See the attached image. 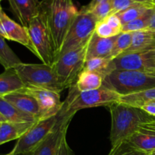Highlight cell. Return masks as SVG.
Segmentation results:
<instances>
[{"label": "cell", "instance_id": "6da1fadb", "mask_svg": "<svg viewBox=\"0 0 155 155\" xmlns=\"http://www.w3.org/2000/svg\"><path fill=\"white\" fill-rule=\"evenodd\" d=\"M39 10L45 15L51 30L58 58L65 36L79 11L73 0H42Z\"/></svg>", "mask_w": 155, "mask_h": 155}, {"label": "cell", "instance_id": "7a4b0ae2", "mask_svg": "<svg viewBox=\"0 0 155 155\" xmlns=\"http://www.w3.org/2000/svg\"><path fill=\"white\" fill-rule=\"evenodd\" d=\"M109 108L111 117L110 133L111 147L127 140L142 124L155 118L139 107L120 102L111 104Z\"/></svg>", "mask_w": 155, "mask_h": 155}, {"label": "cell", "instance_id": "3957f363", "mask_svg": "<svg viewBox=\"0 0 155 155\" xmlns=\"http://www.w3.org/2000/svg\"><path fill=\"white\" fill-rule=\"evenodd\" d=\"M68 98L64 102L59 114L61 115H74L78 110L91 107L110 106L120 102V95L104 86L95 90L78 92L71 86Z\"/></svg>", "mask_w": 155, "mask_h": 155}, {"label": "cell", "instance_id": "277c9868", "mask_svg": "<svg viewBox=\"0 0 155 155\" xmlns=\"http://www.w3.org/2000/svg\"><path fill=\"white\" fill-rule=\"evenodd\" d=\"M32 51L42 64L53 66L57 59L55 45L45 15L39 10L37 15L30 21L28 27Z\"/></svg>", "mask_w": 155, "mask_h": 155}, {"label": "cell", "instance_id": "5b68a950", "mask_svg": "<svg viewBox=\"0 0 155 155\" xmlns=\"http://www.w3.org/2000/svg\"><path fill=\"white\" fill-rule=\"evenodd\" d=\"M102 86L124 96L155 88V75L135 71H114L104 79Z\"/></svg>", "mask_w": 155, "mask_h": 155}, {"label": "cell", "instance_id": "8992f818", "mask_svg": "<svg viewBox=\"0 0 155 155\" xmlns=\"http://www.w3.org/2000/svg\"><path fill=\"white\" fill-rule=\"evenodd\" d=\"M14 69L24 83V87L45 89L58 93L64 90L52 66L45 64L22 63Z\"/></svg>", "mask_w": 155, "mask_h": 155}, {"label": "cell", "instance_id": "52a82bcc", "mask_svg": "<svg viewBox=\"0 0 155 155\" xmlns=\"http://www.w3.org/2000/svg\"><path fill=\"white\" fill-rule=\"evenodd\" d=\"M89 42L59 56L53 64L54 73L64 89L71 88L77 81L86 61Z\"/></svg>", "mask_w": 155, "mask_h": 155}, {"label": "cell", "instance_id": "ba28073f", "mask_svg": "<svg viewBox=\"0 0 155 155\" xmlns=\"http://www.w3.org/2000/svg\"><path fill=\"white\" fill-rule=\"evenodd\" d=\"M97 23L98 21L91 13L78 12L65 36L58 58L68 51L80 48L88 43L95 33Z\"/></svg>", "mask_w": 155, "mask_h": 155}, {"label": "cell", "instance_id": "9c48e42d", "mask_svg": "<svg viewBox=\"0 0 155 155\" xmlns=\"http://www.w3.org/2000/svg\"><path fill=\"white\" fill-rule=\"evenodd\" d=\"M59 118V114L36 121L20 139L9 154H28L34 149L54 129Z\"/></svg>", "mask_w": 155, "mask_h": 155}, {"label": "cell", "instance_id": "30bf717a", "mask_svg": "<svg viewBox=\"0 0 155 155\" xmlns=\"http://www.w3.org/2000/svg\"><path fill=\"white\" fill-rule=\"evenodd\" d=\"M112 61L114 71H135L155 75V60L151 50L145 52L124 53Z\"/></svg>", "mask_w": 155, "mask_h": 155}, {"label": "cell", "instance_id": "8fae6325", "mask_svg": "<svg viewBox=\"0 0 155 155\" xmlns=\"http://www.w3.org/2000/svg\"><path fill=\"white\" fill-rule=\"evenodd\" d=\"M74 116L59 114L58 120L54 129L34 149L28 153V155H57L61 142L67 136L68 127Z\"/></svg>", "mask_w": 155, "mask_h": 155}, {"label": "cell", "instance_id": "7c38bea8", "mask_svg": "<svg viewBox=\"0 0 155 155\" xmlns=\"http://www.w3.org/2000/svg\"><path fill=\"white\" fill-rule=\"evenodd\" d=\"M33 96L39 107V120L57 115L61 110L64 102L61 101L60 93L45 89L24 87L19 90Z\"/></svg>", "mask_w": 155, "mask_h": 155}, {"label": "cell", "instance_id": "4fadbf2b", "mask_svg": "<svg viewBox=\"0 0 155 155\" xmlns=\"http://www.w3.org/2000/svg\"><path fill=\"white\" fill-rule=\"evenodd\" d=\"M0 36L14 41L32 51V45L27 27L11 19L5 13L0 18Z\"/></svg>", "mask_w": 155, "mask_h": 155}, {"label": "cell", "instance_id": "5bb4252c", "mask_svg": "<svg viewBox=\"0 0 155 155\" xmlns=\"http://www.w3.org/2000/svg\"><path fill=\"white\" fill-rule=\"evenodd\" d=\"M127 141L136 148L148 154L155 151V118L142 124Z\"/></svg>", "mask_w": 155, "mask_h": 155}, {"label": "cell", "instance_id": "9a60e30c", "mask_svg": "<svg viewBox=\"0 0 155 155\" xmlns=\"http://www.w3.org/2000/svg\"><path fill=\"white\" fill-rule=\"evenodd\" d=\"M10 8L21 24L28 27L39 12V0H8Z\"/></svg>", "mask_w": 155, "mask_h": 155}, {"label": "cell", "instance_id": "2e32d148", "mask_svg": "<svg viewBox=\"0 0 155 155\" xmlns=\"http://www.w3.org/2000/svg\"><path fill=\"white\" fill-rule=\"evenodd\" d=\"M117 38V36L110 38H103L94 33L88 45L86 60L92 58H104L109 59Z\"/></svg>", "mask_w": 155, "mask_h": 155}, {"label": "cell", "instance_id": "e0dca14e", "mask_svg": "<svg viewBox=\"0 0 155 155\" xmlns=\"http://www.w3.org/2000/svg\"><path fill=\"white\" fill-rule=\"evenodd\" d=\"M3 98L22 112L39 120V104L33 96L17 91L5 95Z\"/></svg>", "mask_w": 155, "mask_h": 155}, {"label": "cell", "instance_id": "ac0fdd59", "mask_svg": "<svg viewBox=\"0 0 155 155\" xmlns=\"http://www.w3.org/2000/svg\"><path fill=\"white\" fill-rule=\"evenodd\" d=\"M154 48L155 33L148 30H141L133 33L131 45L124 53L145 52Z\"/></svg>", "mask_w": 155, "mask_h": 155}, {"label": "cell", "instance_id": "d6986e66", "mask_svg": "<svg viewBox=\"0 0 155 155\" xmlns=\"http://www.w3.org/2000/svg\"><path fill=\"white\" fill-rule=\"evenodd\" d=\"M36 122L2 123L0 125V145L11 141L18 140Z\"/></svg>", "mask_w": 155, "mask_h": 155}, {"label": "cell", "instance_id": "ffe728a7", "mask_svg": "<svg viewBox=\"0 0 155 155\" xmlns=\"http://www.w3.org/2000/svg\"><path fill=\"white\" fill-rule=\"evenodd\" d=\"M0 113L7 122L11 123H33L39 120L35 117L24 113L15 106L0 97Z\"/></svg>", "mask_w": 155, "mask_h": 155}, {"label": "cell", "instance_id": "44dd1931", "mask_svg": "<svg viewBox=\"0 0 155 155\" xmlns=\"http://www.w3.org/2000/svg\"><path fill=\"white\" fill-rule=\"evenodd\" d=\"M24 88V83L14 68L5 70L4 72L0 74V97H4Z\"/></svg>", "mask_w": 155, "mask_h": 155}, {"label": "cell", "instance_id": "7402d4cb", "mask_svg": "<svg viewBox=\"0 0 155 155\" xmlns=\"http://www.w3.org/2000/svg\"><path fill=\"white\" fill-rule=\"evenodd\" d=\"M103 80L104 79L98 74L83 70L79 74L77 81L72 86H74L78 92L95 90L102 86Z\"/></svg>", "mask_w": 155, "mask_h": 155}, {"label": "cell", "instance_id": "603a6c76", "mask_svg": "<svg viewBox=\"0 0 155 155\" xmlns=\"http://www.w3.org/2000/svg\"><path fill=\"white\" fill-rule=\"evenodd\" d=\"M84 71L95 73L103 79L114 71L113 61L104 58H92L86 61L83 68Z\"/></svg>", "mask_w": 155, "mask_h": 155}, {"label": "cell", "instance_id": "cb8c5ba5", "mask_svg": "<svg viewBox=\"0 0 155 155\" xmlns=\"http://www.w3.org/2000/svg\"><path fill=\"white\" fill-rule=\"evenodd\" d=\"M22 63L5 42V39L0 36V64L5 70H8L16 68Z\"/></svg>", "mask_w": 155, "mask_h": 155}, {"label": "cell", "instance_id": "d4e9b609", "mask_svg": "<svg viewBox=\"0 0 155 155\" xmlns=\"http://www.w3.org/2000/svg\"><path fill=\"white\" fill-rule=\"evenodd\" d=\"M155 101V88L147 89L143 92L120 97V102L134 107H140L143 104Z\"/></svg>", "mask_w": 155, "mask_h": 155}, {"label": "cell", "instance_id": "484cf974", "mask_svg": "<svg viewBox=\"0 0 155 155\" xmlns=\"http://www.w3.org/2000/svg\"><path fill=\"white\" fill-rule=\"evenodd\" d=\"M154 7L155 6L150 5L139 4H139H136L132 7L129 8L124 12L116 14V15L119 18L123 26H124L142 16L148 9Z\"/></svg>", "mask_w": 155, "mask_h": 155}, {"label": "cell", "instance_id": "4316f807", "mask_svg": "<svg viewBox=\"0 0 155 155\" xmlns=\"http://www.w3.org/2000/svg\"><path fill=\"white\" fill-rule=\"evenodd\" d=\"M153 10H154V8L148 9L141 17L123 26L122 32H124V33H134V32L141 31V30H148L151 17L153 13Z\"/></svg>", "mask_w": 155, "mask_h": 155}, {"label": "cell", "instance_id": "83f0119b", "mask_svg": "<svg viewBox=\"0 0 155 155\" xmlns=\"http://www.w3.org/2000/svg\"><path fill=\"white\" fill-rule=\"evenodd\" d=\"M132 37H133V33L122 32L120 33L117 38L109 59L111 61L114 60L121 54L125 52L131 45Z\"/></svg>", "mask_w": 155, "mask_h": 155}, {"label": "cell", "instance_id": "f1b7e54d", "mask_svg": "<svg viewBox=\"0 0 155 155\" xmlns=\"http://www.w3.org/2000/svg\"><path fill=\"white\" fill-rule=\"evenodd\" d=\"M148 153L135 148L127 140L111 147L108 155H148Z\"/></svg>", "mask_w": 155, "mask_h": 155}, {"label": "cell", "instance_id": "f546056e", "mask_svg": "<svg viewBox=\"0 0 155 155\" xmlns=\"http://www.w3.org/2000/svg\"><path fill=\"white\" fill-rule=\"evenodd\" d=\"M112 4L111 0H104L102 2L96 6L92 12H90L98 21L105 19L107 17L111 15Z\"/></svg>", "mask_w": 155, "mask_h": 155}, {"label": "cell", "instance_id": "4dcf8cb0", "mask_svg": "<svg viewBox=\"0 0 155 155\" xmlns=\"http://www.w3.org/2000/svg\"><path fill=\"white\" fill-rule=\"evenodd\" d=\"M95 33L98 36L103 38L114 37V36H118L120 33H121L115 30L114 28H113L104 19L97 23Z\"/></svg>", "mask_w": 155, "mask_h": 155}, {"label": "cell", "instance_id": "1f68e13d", "mask_svg": "<svg viewBox=\"0 0 155 155\" xmlns=\"http://www.w3.org/2000/svg\"><path fill=\"white\" fill-rule=\"evenodd\" d=\"M112 12L111 15H116L119 12H124L129 8L139 3L133 0H111ZM140 4V3H139Z\"/></svg>", "mask_w": 155, "mask_h": 155}, {"label": "cell", "instance_id": "d6a6232c", "mask_svg": "<svg viewBox=\"0 0 155 155\" xmlns=\"http://www.w3.org/2000/svg\"><path fill=\"white\" fill-rule=\"evenodd\" d=\"M57 155H74V151L69 146L67 141V136H64L62 139L61 145L59 146Z\"/></svg>", "mask_w": 155, "mask_h": 155}, {"label": "cell", "instance_id": "836d02e7", "mask_svg": "<svg viewBox=\"0 0 155 155\" xmlns=\"http://www.w3.org/2000/svg\"><path fill=\"white\" fill-rule=\"evenodd\" d=\"M104 0H91L90 2L87 4L86 5L83 6L79 10V12H82V13H90L98 5L102 2Z\"/></svg>", "mask_w": 155, "mask_h": 155}, {"label": "cell", "instance_id": "e575fe53", "mask_svg": "<svg viewBox=\"0 0 155 155\" xmlns=\"http://www.w3.org/2000/svg\"><path fill=\"white\" fill-rule=\"evenodd\" d=\"M139 108L143 110L145 113H147L150 116L155 117V101L145 103Z\"/></svg>", "mask_w": 155, "mask_h": 155}, {"label": "cell", "instance_id": "d590c367", "mask_svg": "<svg viewBox=\"0 0 155 155\" xmlns=\"http://www.w3.org/2000/svg\"><path fill=\"white\" fill-rule=\"evenodd\" d=\"M148 30L153 32L155 33V7L154 8V10H153L152 15L151 17V20H150L149 26H148Z\"/></svg>", "mask_w": 155, "mask_h": 155}, {"label": "cell", "instance_id": "8d00e7d4", "mask_svg": "<svg viewBox=\"0 0 155 155\" xmlns=\"http://www.w3.org/2000/svg\"><path fill=\"white\" fill-rule=\"evenodd\" d=\"M133 1L137 3H140V4L150 5L155 6V0H133Z\"/></svg>", "mask_w": 155, "mask_h": 155}, {"label": "cell", "instance_id": "74e56055", "mask_svg": "<svg viewBox=\"0 0 155 155\" xmlns=\"http://www.w3.org/2000/svg\"><path fill=\"white\" fill-rule=\"evenodd\" d=\"M5 122H7V121H6V120L5 119L4 117L2 115V114L0 113V124H2V123H5Z\"/></svg>", "mask_w": 155, "mask_h": 155}, {"label": "cell", "instance_id": "f35d334b", "mask_svg": "<svg viewBox=\"0 0 155 155\" xmlns=\"http://www.w3.org/2000/svg\"><path fill=\"white\" fill-rule=\"evenodd\" d=\"M2 1H3V0H0V18H1V17L2 16V15H4V13H5V12H3L2 8V5H1V2H2Z\"/></svg>", "mask_w": 155, "mask_h": 155}, {"label": "cell", "instance_id": "ab89813d", "mask_svg": "<svg viewBox=\"0 0 155 155\" xmlns=\"http://www.w3.org/2000/svg\"><path fill=\"white\" fill-rule=\"evenodd\" d=\"M151 54H152L153 58H154V60H155V48L153 50H151Z\"/></svg>", "mask_w": 155, "mask_h": 155}, {"label": "cell", "instance_id": "60d3db41", "mask_svg": "<svg viewBox=\"0 0 155 155\" xmlns=\"http://www.w3.org/2000/svg\"><path fill=\"white\" fill-rule=\"evenodd\" d=\"M4 155H28V154H9L8 153L6 154H4Z\"/></svg>", "mask_w": 155, "mask_h": 155}, {"label": "cell", "instance_id": "b9f144b4", "mask_svg": "<svg viewBox=\"0 0 155 155\" xmlns=\"http://www.w3.org/2000/svg\"><path fill=\"white\" fill-rule=\"evenodd\" d=\"M148 155H155V152H151V153H149Z\"/></svg>", "mask_w": 155, "mask_h": 155}, {"label": "cell", "instance_id": "7bdbcfd3", "mask_svg": "<svg viewBox=\"0 0 155 155\" xmlns=\"http://www.w3.org/2000/svg\"><path fill=\"white\" fill-rule=\"evenodd\" d=\"M0 125H1V124H0Z\"/></svg>", "mask_w": 155, "mask_h": 155}, {"label": "cell", "instance_id": "ee69618b", "mask_svg": "<svg viewBox=\"0 0 155 155\" xmlns=\"http://www.w3.org/2000/svg\"><path fill=\"white\" fill-rule=\"evenodd\" d=\"M154 152H155V151H154Z\"/></svg>", "mask_w": 155, "mask_h": 155}]
</instances>
